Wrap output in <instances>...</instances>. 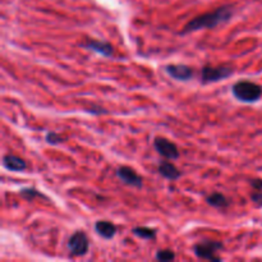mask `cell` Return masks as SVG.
Instances as JSON below:
<instances>
[{"label": "cell", "mask_w": 262, "mask_h": 262, "mask_svg": "<svg viewBox=\"0 0 262 262\" xmlns=\"http://www.w3.org/2000/svg\"><path fill=\"white\" fill-rule=\"evenodd\" d=\"M206 202L207 205H210L211 207H215V209H219V210H224L229 206V200L224 196L223 193L220 192H214V193L209 194L206 197Z\"/></svg>", "instance_id": "13"}, {"label": "cell", "mask_w": 262, "mask_h": 262, "mask_svg": "<svg viewBox=\"0 0 262 262\" xmlns=\"http://www.w3.org/2000/svg\"><path fill=\"white\" fill-rule=\"evenodd\" d=\"M132 233L136 235V237L141 238V239L155 241L156 234H158V230L152 229V228H147V227H137V228H133Z\"/></svg>", "instance_id": "14"}, {"label": "cell", "mask_w": 262, "mask_h": 262, "mask_svg": "<svg viewBox=\"0 0 262 262\" xmlns=\"http://www.w3.org/2000/svg\"><path fill=\"white\" fill-rule=\"evenodd\" d=\"M158 170L160 176L168 179V181H177V179L182 177V173L178 170V168L174 164L169 163V161H161Z\"/></svg>", "instance_id": "12"}, {"label": "cell", "mask_w": 262, "mask_h": 262, "mask_svg": "<svg viewBox=\"0 0 262 262\" xmlns=\"http://www.w3.org/2000/svg\"><path fill=\"white\" fill-rule=\"evenodd\" d=\"M117 177L127 186L135 187V188L138 189L143 187L142 177L136 173V170H133L129 166H119L117 169Z\"/></svg>", "instance_id": "7"}, {"label": "cell", "mask_w": 262, "mask_h": 262, "mask_svg": "<svg viewBox=\"0 0 262 262\" xmlns=\"http://www.w3.org/2000/svg\"><path fill=\"white\" fill-rule=\"evenodd\" d=\"M95 230H96V233L100 237L107 241L113 239L115 237V234H117V227L113 223L106 222V220H99V222H96Z\"/></svg>", "instance_id": "10"}, {"label": "cell", "mask_w": 262, "mask_h": 262, "mask_svg": "<svg viewBox=\"0 0 262 262\" xmlns=\"http://www.w3.org/2000/svg\"><path fill=\"white\" fill-rule=\"evenodd\" d=\"M251 199H252V201L255 202V204H257L258 206H262V192L255 191L252 193V196H251Z\"/></svg>", "instance_id": "18"}, {"label": "cell", "mask_w": 262, "mask_h": 262, "mask_svg": "<svg viewBox=\"0 0 262 262\" xmlns=\"http://www.w3.org/2000/svg\"><path fill=\"white\" fill-rule=\"evenodd\" d=\"M232 94L241 102H256L262 96V87L251 81H238L233 84Z\"/></svg>", "instance_id": "2"}, {"label": "cell", "mask_w": 262, "mask_h": 262, "mask_svg": "<svg viewBox=\"0 0 262 262\" xmlns=\"http://www.w3.org/2000/svg\"><path fill=\"white\" fill-rule=\"evenodd\" d=\"M176 258V253L171 250H159L156 253V260L159 261H171Z\"/></svg>", "instance_id": "16"}, {"label": "cell", "mask_w": 262, "mask_h": 262, "mask_svg": "<svg viewBox=\"0 0 262 262\" xmlns=\"http://www.w3.org/2000/svg\"><path fill=\"white\" fill-rule=\"evenodd\" d=\"M165 72L177 81H189L193 77V71L184 64H168L165 67Z\"/></svg>", "instance_id": "8"}, {"label": "cell", "mask_w": 262, "mask_h": 262, "mask_svg": "<svg viewBox=\"0 0 262 262\" xmlns=\"http://www.w3.org/2000/svg\"><path fill=\"white\" fill-rule=\"evenodd\" d=\"M154 147L155 150L163 156L164 159L168 160H177L179 158V150L178 146L174 142L169 141L168 138L164 137H156L154 140Z\"/></svg>", "instance_id": "6"}, {"label": "cell", "mask_w": 262, "mask_h": 262, "mask_svg": "<svg viewBox=\"0 0 262 262\" xmlns=\"http://www.w3.org/2000/svg\"><path fill=\"white\" fill-rule=\"evenodd\" d=\"M251 186L255 191H260L262 192V179H252L251 181Z\"/></svg>", "instance_id": "19"}, {"label": "cell", "mask_w": 262, "mask_h": 262, "mask_svg": "<svg viewBox=\"0 0 262 262\" xmlns=\"http://www.w3.org/2000/svg\"><path fill=\"white\" fill-rule=\"evenodd\" d=\"M223 248H224L223 243L216 242V241H204V242L194 245L193 252L197 257L202 258V260L219 262L222 261V257H219L216 253Z\"/></svg>", "instance_id": "3"}, {"label": "cell", "mask_w": 262, "mask_h": 262, "mask_svg": "<svg viewBox=\"0 0 262 262\" xmlns=\"http://www.w3.org/2000/svg\"><path fill=\"white\" fill-rule=\"evenodd\" d=\"M19 196L26 201H33L35 199L48 200V197L41 193V192H38L35 187H26V188L19 189Z\"/></svg>", "instance_id": "15"}, {"label": "cell", "mask_w": 262, "mask_h": 262, "mask_svg": "<svg viewBox=\"0 0 262 262\" xmlns=\"http://www.w3.org/2000/svg\"><path fill=\"white\" fill-rule=\"evenodd\" d=\"M233 14H234V10L232 7H228V5L220 7L212 12L205 13V14L189 20L181 31V35H187V33L197 32L201 30H209V28H215L220 25H224L232 19Z\"/></svg>", "instance_id": "1"}, {"label": "cell", "mask_w": 262, "mask_h": 262, "mask_svg": "<svg viewBox=\"0 0 262 262\" xmlns=\"http://www.w3.org/2000/svg\"><path fill=\"white\" fill-rule=\"evenodd\" d=\"M3 165L7 170L10 171H25L27 169V163L23 159L15 155H5L3 158Z\"/></svg>", "instance_id": "11"}, {"label": "cell", "mask_w": 262, "mask_h": 262, "mask_svg": "<svg viewBox=\"0 0 262 262\" xmlns=\"http://www.w3.org/2000/svg\"><path fill=\"white\" fill-rule=\"evenodd\" d=\"M82 48L87 49V50H91L94 53L99 54V55L106 56L110 58L114 54V48H113L112 43L106 42V41H100V40H87L86 42L81 43Z\"/></svg>", "instance_id": "9"}, {"label": "cell", "mask_w": 262, "mask_h": 262, "mask_svg": "<svg viewBox=\"0 0 262 262\" xmlns=\"http://www.w3.org/2000/svg\"><path fill=\"white\" fill-rule=\"evenodd\" d=\"M233 73H234V71H233V68H230V67L206 66L201 69V82L204 84L214 83V82H219L225 78H229Z\"/></svg>", "instance_id": "4"}, {"label": "cell", "mask_w": 262, "mask_h": 262, "mask_svg": "<svg viewBox=\"0 0 262 262\" xmlns=\"http://www.w3.org/2000/svg\"><path fill=\"white\" fill-rule=\"evenodd\" d=\"M89 248L90 242L86 233L82 232V230H77L74 234L71 235L68 241V250L71 252V256H73V257L84 256L89 252Z\"/></svg>", "instance_id": "5"}, {"label": "cell", "mask_w": 262, "mask_h": 262, "mask_svg": "<svg viewBox=\"0 0 262 262\" xmlns=\"http://www.w3.org/2000/svg\"><path fill=\"white\" fill-rule=\"evenodd\" d=\"M46 142L49 145H59V143L63 142V137L60 135H58L56 132H48L46 133V137H45Z\"/></svg>", "instance_id": "17"}]
</instances>
